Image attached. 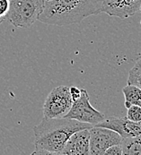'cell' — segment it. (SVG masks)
<instances>
[{"instance_id": "6da1fadb", "label": "cell", "mask_w": 141, "mask_h": 155, "mask_svg": "<svg viewBox=\"0 0 141 155\" xmlns=\"http://www.w3.org/2000/svg\"><path fill=\"white\" fill-rule=\"evenodd\" d=\"M94 125L75 119L43 117L33 127L35 151L32 154H61L68 140L75 132L90 129Z\"/></svg>"}, {"instance_id": "7a4b0ae2", "label": "cell", "mask_w": 141, "mask_h": 155, "mask_svg": "<svg viewBox=\"0 0 141 155\" xmlns=\"http://www.w3.org/2000/svg\"><path fill=\"white\" fill-rule=\"evenodd\" d=\"M104 0H51L45 2L39 21L48 25L66 26L102 13Z\"/></svg>"}, {"instance_id": "3957f363", "label": "cell", "mask_w": 141, "mask_h": 155, "mask_svg": "<svg viewBox=\"0 0 141 155\" xmlns=\"http://www.w3.org/2000/svg\"><path fill=\"white\" fill-rule=\"evenodd\" d=\"M45 0H10L5 16L16 28H30L43 12Z\"/></svg>"}, {"instance_id": "277c9868", "label": "cell", "mask_w": 141, "mask_h": 155, "mask_svg": "<svg viewBox=\"0 0 141 155\" xmlns=\"http://www.w3.org/2000/svg\"><path fill=\"white\" fill-rule=\"evenodd\" d=\"M73 104L69 87L61 85L54 88L47 96L43 104V117L48 118L64 117Z\"/></svg>"}, {"instance_id": "5b68a950", "label": "cell", "mask_w": 141, "mask_h": 155, "mask_svg": "<svg viewBox=\"0 0 141 155\" xmlns=\"http://www.w3.org/2000/svg\"><path fill=\"white\" fill-rule=\"evenodd\" d=\"M64 117L92 124L94 126L105 118L102 112L95 110L91 105L89 93L85 89H81V96L73 101L70 110Z\"/></svg>"}, {"instance_id": "8992f818", "label": "cell", "mask_w": 141, "mask_h": 155, "mask_svg": "<svg viewBox=\"0 0 141 155\" xmlns=\"http://www.w3.org/2000/svg\"><path fill=\"white\" fill-rule=\"evenodd\" d=\"M90 151L91 155H103L105 151L112 145L121 144L122 137L115 131L93 126L90 129Z\"/></svg>"}, {"instance_id": "52a82bcc", "label": "cell", "mask_w": 141, "mask_h": 155, "mask_svg": "<svg viewBox=\"0 0 141 155\" xmlns=\"http://www.w3.org/2000/svg\"><path fill=\"white\" fill-rule=\"evenodd\" d=\"M96 127H106L117 132L122 138L132 137L141 134V121L135 122L128 117H108L95 125Z\"/></svg>"}, {"instance_id": "ba28073f", "label": "cell", "mask_w": 141, "mask_h": 155, "mask_svg": "<svg viewBox=\"0 0 141 155\" xmlns=\"http://www.w3.org/2000/svg\"><path fill=\"white\" fill-rule=\"evenodd\" d=\"M140 5L141 0H104L102 13L127 19L139 12Z\"/></svg>"}, {"instance_id": "9c48e42d", "label": "cell", "mask_w": 141, "mask_h": 155, "mask_svg": "<svg viewBox=\"0 0 141 155\" xmlns=\"http://www.w3.org/2000/svg\"><path fill=\"white\" fill-rule=\"evenodd\" d=\"M90 151V131L83 129L73 134L68 140L62 155H88Z\"/></svg>"}, {"instance_id": "30bf717a", "label": "cell", "mask_w": 141, "mask_h": 155, "mask_svg": "<svg viewBox=\"0 0 141 155\" xmlns=\"http://www.w3.org/2000/svg\"><path fill=\"white\" fill-rule=\"evenodd\" d=\"M124 94L125 108L128 109L131 105H137L141 107V89L134 84H127L122 89Z\"/></svg>"}, {"instance_id": "8fae6325", "label": "cell", "mask_w": 141, "mask_h": 155, "mask_svg": "<svg viewBox=\"0 0 141 155\" xmlns=\"http://www.w3.org/2000/svg\"><path fill=\"white\" fill-rule=\"evenodd\" d=\"M122 155H141V134L122 138Z\"/></svg>"}, {"instance_id": "7c38bea8", "label": "cell", "mask_w": 141, "mask_h": 155, "mask_svg": "<svg viewBox=\"0 0 141 155\" xmlns=\"http://www.w3.org/2000/svg\"><path fill=\"white\" fill-rule=\"evenodd\" d=\"M127 84H134L141 89V56L129 70Z\"/></svg>"}, {"instance_id": "4fadbf2b", "label": "cell", "mask_w": 141, "mask_h": 155, "mask_svg": "<svg viewBox=\"0 0 141 155\" xmlns=\"http://www.w3.org/2000/svg\"><path fill=\"white\" fill-rule=\"evenodd\" d=\"M127 117L129 120H132L135 122L141 121V107L137 106V105H131L129 108H128Z\"/></svg>"}, {"instance_id": "5bb4252c", "label": "cell", "mask_w": 141, "mask_h": 155, "mask_svg": "<svg viewBox=\"0 0 141 155\" xmlns=\"http://www.w3.org/2000/svg\"><path fill=\"white\" fill-rule=\"evenodd\" d=\"M10 5V0H0V17L5 18Z\"/></svg>"}, {"instance_id": "9a60e30c", "label": "cell", "mask_w": 141, "mask_h": 155, "mask_svg": "<svg viewBox=\"0 0 141 155\" xmlns=\"http://www.w3.org/2000/svg\"><path fill=\"white\" fill-rule=\"evenodd\" d=\"M103 155H122L121 144H115L108 148Z\"/></svg>"}, {"instance_id": "2e32d148", "label": "cell", "mask_w": 141, "mask_h": 155, "mask_svg": "<svg viewBox=\"0 0 141 155\" xmlns=\"http://www.w3.org/2000/svg\"><path fill=\"white\" fill-rule=\"evenodd\" d=\"M69 91H70V95L73 101L77 100L80 96H81V89L77 88L76 86H72L69 87Z\"/></svg>"}, {"instance_id": "e0dca14e", "label": "cell", "mask_w": 141, "mask_h": 155, "mask_svg": "<svg viewBox=\"0 0 141 155\" xmlns=\"http://www.w3.org/2000/svg\"><path fill=\"white\" fill-rule=\"evenodd\" d=\"M5 18H1V17H0V24L5 21Z\"/></svg>"}, {"instance_id": "ac0fdd59", "label": "cell", "mask_w": 141, "mask_h": 155, "mask_svg": "<svg viewBox=\"0 0 141 155\" xmlns=\"http://www.w3.org/2000/svg\"><path fill=\"white\" fill-rule=\"evenodd\" d=\"M139 11L141 13V5H140V7H139Z\"/></svg>"}, {"instance_id": "d6986e66", "label": "cell", "mask_w": 141, "mask_h": 155, "mask_svg": "<svg viewBox=\"0 0 141 155\" xmlns=\"http://www.w3.org/2000/svg\"><path fill=\"white\" fill-rule=\"evenodd\" d=\"M48 1H51V0H45V2H48Z\"/></svg>"}, {"instance_id": "ffe728a7", "label": "cell", "mask_w": 141, "mask_h": 155, "mask_svg": "<svg viewBox=\"0 0 141 155\" xmlns=\"http://www.w3.org/2000/svg\"><path fill=\"white\" fill-rule=\"evenodd\" d=\"M140 25H141V21H140Z\"/></svg>"}]
</instances>
